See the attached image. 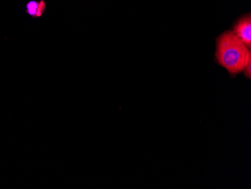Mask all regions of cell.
Returning a JSON list of instances; mask_svg holds the SVG:
<instances>
[{
  "instance_id": "3957f363",
  "label": "cell",
  "mask_w": 251,
  "mask_h": 189,
  "mask_svg": "<svg viewBox=\"0 0 251 189\" xmlns=\"http://www.w3.org/2000/svg\"><path fill=\"white\" fill-rule=\"evenodd\" d=\"M46 8L45 2L41 0L40 2L30 1L26 5V12L33 18H39L43 15Z\"/></svg>"
},
{
  "instance_id": "7a4b0ae2",
  "label": "cell",
  "mask_w": 251,
  "mask_h": 189,
  "mask_svg": "<svg viewBox=\"0 0 251 189\" xmlns=\"http://www.w3.org/2000/svg\"><path fill=\"white\" fill-rule=\"evenodd\" d=\"M232 32L248 49H251V17L250 14L244 15L235 22Z\"/></svg>"
},
{
  "instance_id": "6da1fadb",
  "label": "cell",
  "mask_w": 251,
  "mask_h": 189,
  "mask_svg": "<svg viewBox=\"0 0 251 189\" xmlns=\"http://www.w3.org/2000/svg\"><path fill=\"white\" fill-rule=\"evenodd\" d=\"M215 60L232 77H235L243 73L247 65L251 61V49L232 30H226L216 39Z\"/></svg>"
},
{
  "instance_id": "277c9868",
  "label": "cell",
  "mask_w": 251,
  "mask_h": 189,
  "mask_svg": "<svg viewBox=\"0 0 251 189\" xmlns=\"http://www.w3.org/2000/svg\"><path fill=\"white\" fill-rule=\"evenodd\" d=\"M244 75H245V77L248 80H251V61L247 65L246 67H245V70L243 71Z\"/></svg>"
}]
</instances>
